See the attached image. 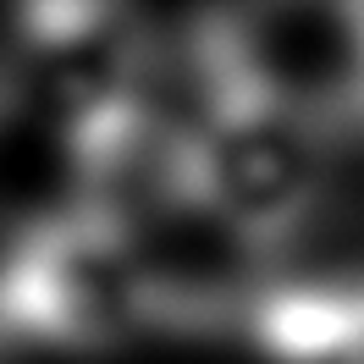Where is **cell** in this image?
Listing matches in <instances>:
<instances>
[{"mask_svg":"<svg viewBox=\"0 0 364 364\" xmlns=\"http://www.w3.org/2000/svg\"><path fill=\"white\" fill-rule=\"evenodd\" d=\"M193 127V177L199 210L249 249L293 237L320 205L326 149L320 116L287 94L221 67H199Z\"/></svg>","mask_w":364,"mask_h":364,"instance_id":"1","label":"cell"},{"mask_svg":"<svg viewBox=\"0 0 364 364\" xmlns=\"http://www.w3.org/2000/svg\"><path fill=\"white\" fill-rule=\"evenodd\" d=\"M144 326H155V293L138 232L72 205L6 237L0 337L94 353L138 337Z\"/></svg>","mask_w":364,"mask_h":364,"instance_id":"2","label":"cell"},{"mask_svg":"<svg viewBox=\"0 0 364 364\" xmlns=\"http://www.w3.org/2000/svg\"><path fill=\"white\" fill-rule=\"evenodd\" d=\"M17 28H23L28 61L67 94V111L138 89V45L116 0H23Z\"/></svg>","mask_w":364,"mask_h":364,"instance_id":"3","label":"cell"},{"mask_svg":"<svg viewBox=\"0 0 364 364\" xmlns=\"http://www.w3.org/2000/svg\"><path fill=\"white\" fill-rule=\"evenodd\" d=\"M326 6H364V0H326Z\"/></svg>","mask_w":364,"mask_h":364,"instance_id":"4","label":"cell"}]
</instances>
